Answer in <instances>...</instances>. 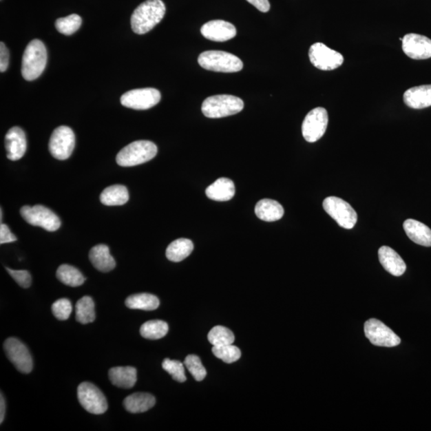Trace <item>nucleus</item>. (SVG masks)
Listing matches in <instances>:
<instances>
[{"mask_svg":"<svg viewBox=\"0 0 431 431\" xmlns=\"http://www.w3.org/2000/svg\"><path fill=\"white\" fill-rule=\"evenodd\" d=\"M200 32L202 36L213 42H227L237 34V29L234 25L224 20H213L204 23Z\"/></svg>","mask_w":431,"mask_h":431,"instance_id":"obj_16","label":"nucleus"},{"mask_svg":"<svg viewBox=\"0 0 431 431\" xmlns=\"http://www.w3.org/2000/svg\"><path fill=\"white\" fill-rule=\"evenodd\" d=\"M89 258L94 268L100 272L108 273L116 266V262L110 254L109 247L105 244L93 247L89 253Z\"/></svg>","mask_w":431,"mask_h":431,"instance_id":"obj_21","label":"nucleus"},{"mask_svg":"<svg viewBox=\"0 0 431 431\" xmlns=\"http://www.w3.org/2000/svg\"><path fill=\"white\" fill-rule=\"evenodd\" d=\"M184 365L187 368L190 374L197 381H202L207 377V369L204 368L202 361L197 355H189L184 361Z\"/></svg>","mask_w":431,"mask_h":431,"instance_id":"obj_35","label":"nucleus"},{"mask_svg":"<svg viewBox=\"0 0 431 431\" xmlns=\"http://www.w3.org/2000/svg\"><path fill=\"white\" fill-rule=\"evenodd\" d=\"M78 399L82 407L90 414H103L108 409L106 396L93 383L84 382L80 384Z\"/></svg>","mask_w":431,"mask_h":431,"instance_id":"obj_8","label":"nucleus"},{"mask_svg":"<svg viewBox=\"0 0 431 431\" xmlns=\"http://www.w3.org/2000/svg\"><path fill=\"white\" fill-rule=\"evenodd\" d=\"M255 213L264 222H277L283 218L284 210L277 200L263 199L255 205Z\"/></svg>","mask_w":431,"mask_h":431,"instance_id":"obj_23","label":"nucleus"},{"mask_svg":"<svg viewBox=\"0 0 431 431\" xmlns=\"http://www.w3.org/2000/svg\"><path fill=\"white\" fill-rule=\"evenodd\" d=\"M212 352L216 357L222 359L224 363L233 364L242 357L240 350L233 344L213 346Z\"/></svg>","mask_w":431,"mask_h":431,"instance_id":"obj_34","label":"nucleus"},{"mask_svg":"<svg viewBox=\"0 0 431 431\" xmlns=\"http://www.w3.org/2000/svg\"><path fill=\"white\" fill-rule=\"evenodd\" d=\"M193 244L191 240L180 238L174 240L167 249V257L170 262H180L187 258L193 252Z\"/></svg>","mask_w":431,"mask_h":431,"instance_id":"obj_27","label":"nucleus"},{"mask_svg":"<svg viewBox=\"0 0 431 431\" xmlns=\"http://www.w3.org/2000/svg\"><path fill=\"white\" fill-rule=\"evenodd\" d=\"M403 101L408 107L416 109L431 107V85L408 90L403 94Z\"/></svg>","mask_w":431,"mask_h":431,"instance_id":"obj_19","label":"nucleus"},{"mask_svg":"<svg viewBox=\"0 0 431 431\" xmlns=\"http://www.w3.org/2000/svg\"><path fill=\"white\" fill-rule=\"evenodd\" d=\"M366 337L378 347L393 348L401 343V339L393 330L377 319H370L364 324Z\"/></svg>","mask_w":431,"mask_h":431,"instance_id":"obj_10","label":"nucleus"},{"mask_svg":"<svg viewBox=\"0 0 431 431\" xmlns=\"http://www.w3.org/2000/svg\"><path fill=\"white\" fill-rule=\"evenodd\" d=\"M56 277L59 282L70 287L81 286L86 280L78 269L69 264L60 265L56 272Z\"/></svg>","mask_w":431,"mask_h":431,"instance_id":"obj_29","label":"nucleus"},{"mask_svg":"<svg viewBox=\"0 0 431 431\" xmlns=\"http://www.w3.org/2000/svg\"><path fill=\"white\" fill-rule=\"evenodd\" d=\"M169 332V325L162 320H149L143 324L140 334L145 339H160L165 337Z\"/></svg>","mask_w":431,"mask_h":431,"instance_id":"obj_31","label":"nucleus"},{"mask_svg":"<svg viewBox=\"0 0 431 431\" xmlns=\"http://www.w3.org/2000/svg\"><path fill=\"white\" fill-rule=\"evenodd\" d=\"M129 198L128 189L122 185H112L105 189L100 195V200L107 207L125 204L128 202Z\"/></svg>","mask_w":431,"mask_h":431,"instance_id":"obj_26","label":"nucleus"},{"mask_svg":"<svg viewBox=\"0 0 431 431\" xmlns=\"http://www.w3.org/2000/svg\"><path fill=\"white\" fill-rule=\"evenodd\" d=\"M110 382L123 389L132 388L137 382V370L133 367H117L109 370Z\"/></svg>","mask_w":431,"mask_h":431,"instance_id":"obj_24","label":"nucleus"},{"mask_svg":"<svg viewBox=\"0 0 431 431\" xmlns=\"http://www.w3.org/2000/svg\"><path fill=\"white\" fill-rule=\"evenodd\" d=\"M8 273L11 277L16 280V282L20 287L28 288L31 286L32 277L31 274L26 270H12L6 268Z\"/></svg>","mask_w":431,"mask_h":431,"instance_id":"obj_38","label":"nucleus"},{"mask_svg":"<svg viewBox=\"0 0 431 431\" xmlns=\"http://www.w3.org/2000/svg\"><path fill=\"white\" fill-rule=\"evenodd\" d=\"M75 145L73 130L66 126L55 129L49 142V150L52 156L58 160H66L71 157Z\"/></svg>","mask_w":431,"mask_h":431,"instance_id":"obj_13","label":"nucleus"},{"mask_svg":"<svg viewBox=\"0 0 431 431\" xmlns=\"http://www.w3.org/2000/svg\"><path fill=\"white\" fill-rule=\"evenodd\" d=\"M249 3L259 10L262 12H268L270 10V3L269 0H247Z\"/></svg>","mask_w":431,"mask_h":431,"instance_id":"obj_41","label":"nucleus"},{"mask_svg":"<svg viewBox=\"0 0 431 431\" xmlns=\"http://www.w3.org/2000/svg\"><path fill=\"white\" fill-rule=\"evenodd\" d=\"M328 114L323 107L315 108L307 114L302 124V134L306 141L313 143L322 138L327 129Z\"/></svg>","mask_w":431,"mask_h":431,"instance_id":"obj_9","label":"nucleus"},{"mask_svg":"<svg viewBox=\"0 0 431 431\" xmlns=\"http://www.w3.org/2000/svg\"><path fill=\"white\" fill-rule=\"evenodd\" d=\"M17 240L16 235L10 231L8 225L2 223L0 225V244L12 243L16 242Z\"/></svg>","mask_w":431,"mask_h":431,"instance_id":"obj_39","label":"nucleus"},{"mask_svg":"<svg viewBox=\"0 0 431 431\" xmlns=\"http://www.w3.org/2000/svg\"><path fill=\"white\" fill-rule=\"evenodd\" d=\"M244 107L242 99L233 95L219 94L205 99L202 110L205 117L222 118L242 112Z\"/></svg>","mask_w":431,"mask_h":431,"instance_id":"obj_3","label":"nucleus"},{"mask_svg":"<svg viewBox=\"0 0 431 431\" xmlns=\"http://www.w3.org/2000/svg\"><path fill=\"white\" fill-rule=\"evenodd\" d=\"M7 156L11 161H18L27 151V138L23 130L18 127L8 130L5 136Z\"/></svg>","mask_w":431,"mask_h":431,"instance_id":"obj_17","label":"nucleus"},{"mask_svg":"<svg viewBox=\"0 0 431 431\" xmlns=\"http://www.w3.org/2000/svg\"><path fill=\"white\" fill-rule=\"evenodd\" d=\"M162 368L171 375L172 378L177 382L184 383L187 381L184 364L180 361L165 359L162 363Z\"/></svg>","mask_w":431,"mask_h":431,"instance_id":"obj_36","label":"nucleus"},{"mask_svg":"<svg viewBox=\"0 0 431 431\" xmlns=\"http://www.w3.org/2000/svg\"><path fill=\"white\" fill-rule=\"evenodd\" d=\"M48 63V52L44 43L39 39L30 42L25 49L21 72L27 81H33L43 74Z\"/></svg>","mask_w":431,"mask_h":431,"instance_id":"obj_2","label":"nucleus"},{"mask_svg":"<svg viewBox=\"0 0 431 431\" xmlns=\"http://www.w3.org/2000/svg\"><path fill=\"white\" fill-rule=\"evenodd\" d=\"M75 318L78 323L87 324L95 319L94 303L92 297H83L75 305Z\"/></svg>","mask_w":431,"mask_h":431,"instance_id":"obj_30","label":"nucleus"},{"mask_svg":"<svg viewBox=\"0 0 431 431\" xmlns=\"http://www.w3.org/2000/svg\"><path fill=\"white\" fill-rule=\"evenodd\" d=\"M82 19L78 14H73L64 18H60L55 22L58 32L65 36H72L81 27Z\"/></svg>","mask_w":431,"mask_h":431,"instance_id":"obj_33","label":"nucleus"},{"mask_svg":"<svg viewBox=\"0 0 431 431\" xmlns=\"http://www.w3.org/2000/svg\"><path fill=\"white\" fill-rule=\"evenodd\" d=\"M9 66V52L3 42L0 43V72H5Z\"/></svg>","mask_w":431,"mask_h":431,"instance_id":"obj_40","label":"nucleus"},{"mask_svg":"<svg viewBox=\"0 0 431 431\" xmlns=\"http://www.w3.org/2000/svg\"><path fill=\"white\" fill-rule=\"evenodd\" d=\"M20 213L28 224L41 227L49 232L57 231L61 227V220L58 216L41 204L34 205L33 207L26 205L22 207Z\"/></svg>","mask_w":431,"mask_h":431,"instance_id":"obj_6","label":"nucleus"},{"mask_svg":"<svg viewBox=\"0 0 431 431\" xmlns=\"http://www.w3.org/2000/svg\"><path fill=\"white\" fill-rule=\"evenodd\" d=\"M309 59L315 67L322 71H333L344 63L341 54L334 51L322 43L313 45L309 50Z\"/></svg>","mask_w":431,"mask_h":431,"instance_id":"obj_11","label":"nucleus"},{"mask_svg":"<svg viewBox=\"0 0 431 431\" xmlns=\"http://www.w3.org/2000/svg\"><path fill=\"white\" fill-rule=\"evenodd\" d=\"M198 63L208 71L235 73L242 71L243 63L238 56L222 51H208L199 55Z\"/></svg>","mask_w":431,"mask_h":431,"instance_id":"obj_5","label":"nucleus"},{"mask_svg":"<svg viewBox=\"0 0 431 431\" xmlns=\"http://www.w3.org/2000/svg\"><path fill=\"white\" fill-rule=\"evenodd\" d=\"M5 412H6V403H5L3 395L1 394V397H0V423L1 424L4 420Z\"/></svg>","mask_w":431,"mask_h":431,"instance_id":"obj_42","label":"nucleus"},{"mask_svg":"<svg viewBox=\"0 0 431 431\" xmlns=\"http://www.w3.org/2000/svg\"><path fill=\"white\" fill-rule=\"evenodd\" d=\"M72 309V304L68 299H59L52 304L53 315L59 320H67Z\"/></svg>","mask_w":431,"mask_h":431,"instance_id":"obj_37","label":"nucleus"},{"mask_svg":"<svg viewBox=\"0 0 431 431\" xmlns=\"http://www.w3.org/2000/svg\"><path fill=\"white\" fill-rule=\"evenodd\" d=\"M156 399L148 393H135L124 399L123 405L127 412L133 414L143 413L154 407Z\"/></svg>","mask_w":431,"mask_h":431,"instance_id":"obj_25","label":"nucleus"},{"mask_svg":"<svg viewBox=\"0 0 431 431\" xmlns=\"http://www.w3.org/2000/svg\"><path fill=\"white\" fill-rule=\"evenodd\" d=\"M379 259L380 264L386 271L395 277H400L407 269V265L402 257L388 246H383L379 249Z\"/></svg>","mask_w":431,"mask_h":431,"instance_id":"obj_18","label":"nucleus"},{"mask_svg":"<svg viewBox=\"0 0 431 431\" xmlns=\"http://www.w3.org/2000/svg\"><path fill=\"white\" fill-rule=\"evenodd\" d=\"M403 229L408 237L415 244L431 247V229L422 222L413 219L405 220Z\"/></svg>","mask_w":431,"mask_h":431,"instance_id":"obj_20","label":"nucleus"},{"mask_svg":"<svg viewBox=\"0 0 431 431\" xmlns=\"http://www.w3.org/2000/svg\"><path fill=\"white\" fill-rule=\"evenodd\" d=\"M127 307L130 309H140L145 311L156 310L160 305L159 299L154 295L149 293H139L130 295L127 299Z\"/></svg>","mask_w":431,"mask_h":431,"instance_id":"obj_28","label":"nucleus"},{"mask_svg":"<svg viewBox=\"0 0 431 431\" xmlns=\"http://www.w3.org/2000/svg\"><path fill=\"white\" fill-rule=\"evenodd\" d=\"M325 212L346 229H353L357 222L358 216L350 204L341 198L328 197L324 200Z\"/></svg>","mask_w":431,"mask_h":431,"instance_id":"obj_7","label":"nucleus"},{"mask_svg":"<svg viewBox=\"0 0 431 431\" xmlns=\"http://www.w3.org/2000/svg\"><path fill=\"white\" fill-rule=\"evenodd\" d=\"M5 353L19 372L28 374L33 369V360L28 348L19 339L8 338L5 340Z\"/></svg>","mask_w":431,"mask_h":431,"instance_id":"obj_14","label":"nucleus"},{"mask_svg":"<svg viewBox=\"0 0 431 431\" xmlns=\"http://www.w3.org/2000/svg\"><path fill=\"white\" fill-rule=\"evenodd\" d=\"M403 51L410 59L431 58V39L418 34H408L403 38Z\"/></svg>","mask_w":431,"mask_h":431,"instance_id":"obj_15","label":"nucleus"},{"mask_svg":"<svg viewBox=\"0 0 431 431\" xmlns=\"http://www.w3.org/2000/svg\"><path fill=\"white\" fill-rule=\"evenodd\" d=\"M161 98V93L157 89H136L125 93L121 97V103L125 107L145 110L156 106Z\"/></svg>","mask_w":431,"mask_h":431,"instance_id":"obj_12","label":"nucleus"},{"mask_svg":"<svg viewBox=\"0 0 431 431\" xmlns=\"http://www.w3.org/2000/svg\"><path fill=\"white\" fill-rule=\"evenodd\" d=\"M208 339L210 344L218 347V346L233 344L235 341V335L231 330L223 326H216L209 333Z\"/></svg>","mask_w":431,"mask_h":431,"instance_id":"obj_32","label":"nucleus"},{"mask_svg":"<svg viewBox=\"0 0 431 431\" xmlns=\"http://www.w3.org/2000/svg\"><path fill=\"white\" fill-rule=\"evenodd\" d=\"M165 14L162 0H147L134 10L132 16L133 32L138 34H147L162 21Z\"/></svg>","mask_w":431,"mask_h":431,"instance_id":"obj_1","label":"nucleus"},{"mask_svg":"<svg viewBox=\"0 0 431 431\" xmlns=\"http://www.w3.org/2000/svg\"><path fill=\"white\" fill-rule=\"evenodd\" d=\"M158 154V147L152 142L136 141L127 145L120 151L116 158L120 167H132L150 161Z\"/></svg>","mask_w":431,"mask_h":431,"instance_id":"obj_4","label":"nucleus"},{"mask_svg":"<svg viewBox=\"0 0 431 431\" xmlns=\"http://www.w3.org/2000/svg\"><path fill=\"white\" fill-rule=\"evenodd\" d=\"M235 185L232 180L220 178L207 189V195L209 199L216 202H228L235 195Z\"/></svg>","mask_w":431,"mask_h":431,"instance_id":"obj_22","label":"nucleus"}]
</instances>
